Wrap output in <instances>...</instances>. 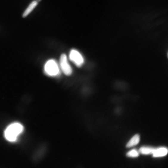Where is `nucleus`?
<instances>
[{"label": "nucleus", "instance_id": "obj_2", "mask_svg": "<svg viewBox=\"0 0 168 168\" xmlns=\"http://www.w3.org/2000/svg\"><path fill=\"white\" fill-rule=\"evenodd\" d=\"M44 71L46 74L51 76H57L60 74L57 63L53 59L49 60L46 62L44 66Z\"/></svg>", "mask_w": 168, "mask_h": 168}, {"label": "nucleus", "instance_id": "obj_10", "mask_svg": "<svg viewBox=\"0 0 168 168\" xmlns=\"http://www.w3.org/2000/svg\"><path fill=\"white\" fill-rule=\"evenodd\" d=\"M139 152L136 150L133 149L128 152L127 154L128 157L131 158H136L139 156Z\"/></svg>", "mask_w": 168, "mask_h": 168}, {"label": "nucleus", "instance_id": "obj_4", "mask_svg": "<svg viewBox=\"0 0 168 168\" xmlns=\"http://www.w3.org/2000/svg\"><path fill=\"white\" fill-rule=\"evenodd\" d=\"M60 65L63 72L67 75H71L72 72V69L68 62L66 55L62 54L60 59Z\"/></svg>", "mask_w": 168, "mask_h": 168}, {"label": "nucleus", "instance_id": "obj_5", "mask_svg": "<svg viewBox=\"0 0 168 168\" xmlns=\"http://www.w3.org/2000/svg\"><path fill=\"white\" fill-rule=\"evenodd\" d=\"M113 88L118 91H127L129 88L128 83L122 80H117L114 82L113 84Z\"/></svg>", "mask_w": 168, "mask_h": 168}, {"label": "nucleus", "instance_id": "obj_3", "mask_svg": "<svg viewBox=\"0 0 168 168\" xmlns=\"http://www.w3.org/2000/svg\"><path fill=\"white\" fill-rule=\"evenodd\" d=\"M69 57L70 60L78 67H81L83 64L84 60L82 56L76 50L73 49L70 52Z\"/></svg>", "mask_w": 168, "mask_h": 168}, {"label": "nucleus", "instance_id": "obj_6", "mask_svg": "<svg viewBox=\"0 0 168 168\" xmlns=\"http://www.w3.org/2000/svg\"><path fill=\"white\" fill-rule=\"evenodd\" d=\"M41 0H33L29 4L22 14V17L25 18L29 16L34 10L36 8Z\"/></svg>", "mask_w": 168, "mask_h": 168}, {"label": "nucleus", "instance_id": "obj_7", "mask_svg": "<svg viewBox=\"0 0 168 168\" xmlns=\"http://www.w3.org/2000/svg\"><path fill=\"white\" fill-rule=\"evenodd\" d=\"M168 153V150L165 147L156 148L155 151L153 154L154 158L161 157L166 156Z\"/></svg>", "mask_w": 168, "mask_h": 168}, {"label": "nucleus", "instance_id": "obj_9", "mask_svg": "<svg viewBox=\"0 0 168 168\" xmlns=\"http://www.w3.org/2000/svg\"><path fill=\"white\" fill-rule=\"evenodd\" d=\"M140 141V136L136 134L133 137L126 145L127 148L132 147L138 144Z\"/></svg>", "mask_w": 168, "mask_h": 168}, {"label": "nucleus", "instance_id": "obj_1", "mask_svg": "<svg viewBox=\"0 0 168 168\" xmlns=\"http://www.w3.org/2000/svg\"><path fill=\"white\" fill-rule=\"evenodd\" d=\"M23 130L24 127L21 124L18 123L12 124L8 126L5 130V137L9 141H15Z\"/></svg>", "mask_w": 168, "mask_h": 168}, {"label": "nucleus", "instance_id": "obj_8", "mask_svg": "<svg viewBox=\"0 0 168 168\" xmlns=\"http://www.w3.org/2000/svg\"><path fill=\"white\" fill-rule=\"evenodd\" d=\"M155 149L150 147L143 146L140 148L139 151L143 155H153Z\"/></svg>", "mask_w": 168, "mask_h": 168}]
</instances>
